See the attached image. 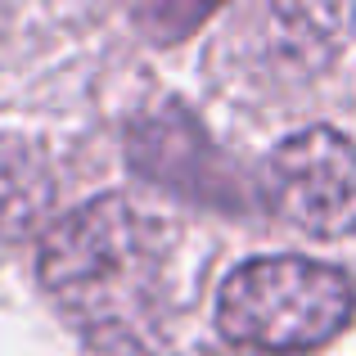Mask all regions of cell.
<instances>
[{"mask_svg":"<svg viewBox=\"0 0 356 356\" xmlns=\"http://www.w3.org/2000/svg\"><path fill=\"white\" fill-rule=\"evenodd\" d=\"M270 208L289 226L316 239H343L356 230V145L334 127H307L289 136L266 163Z\"/></svg>","mask_w":356,"mask_h":356,"instance_id":"3957f363","label":"cell"},{"mask_svg":"<svg viewBox=\"0 0 356 356\" xmlns=\"http://www.w3.org/2000/svg\"><path fill=\"white\" fill-rule=\"evenodd\" d=\"M41 284L99 348H145L163 312V243L122 194H99L41 239Z\"/></svg>","mask_w":356,"mask_h":356,"instance_id":"6da1fadb","label":"cell"},{"mask_svg":"<svg viewBox=\"0 0 356 356\" xmlns=\"http://www.w3.org/2000/svg\"><path fill=\"white\" fill-rule=\"evenodd\" d=\"M352 280L312 257H257L226 275L217 325L257 352H312L352 321Z\"/></svg>","mask_w":356,"mask_h":356,"instance_id":"7a4b0ae2","label":"cell"},{"mask_svg":"<svg viewBox=\"0 0 356 356\" xmlns=\"http://www.w3.org/2000/svg\"><path fill=\"white\" fill-rule=\"evenodd\" d=\"M131 158L140 172L158 176L172 190H190L212 199V176H217V158H212L208 140L199 136L190 118L181 113H145L131 131Z\"/></svg>","mask_w":356,"mask_h":356,"instance_id":"277c9868","label":"cell"},{"mask_svg":"<svg viewBox=\"0 0 356 356\" xmlns=\"http://www.w3.org/2000/svg\"><path fill=\"white\" fill-rule=\"evenodd\" d=\"M50 172L41 154L0 136V235H27L50 208Z\"/></svg>","mask_w":356,"mask_h":356,"instance_id":"5b68a950","label":"cell"}]
</instances>
